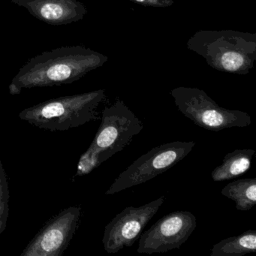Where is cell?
<instances>
[{
    "instance_id": "cell-1",
    "label": "cell",
    "mask_w": 256,
    "mask_h": 256,
    "mask_svg": "<svg viewBox=\"0 0 256 256\" xmlns=\"http://www.w3.org/2000/svg\"><path fill=\"white\" fill-rule=\"evenodd\" d=\"M108 60L106 55L82 46L60 48L30 60L12 83L22 90L70 84L102 66Z\"/></svg>"
},
{
    "instance_id": "cell-2",
    "label": "cell",
    "mask_w": 256,
    "mask_h": 256,
    "mask_svg": "<svg viewBox=\"0 0 256 256\" xmlns=\"http://www.w3.org/2000/svg\"><path fill=\"white\" fill-rule=\"evenodd\" d=\"M214 70L244 76L256 60V34L235 30H199L186 43Z\"/></svg>"
},
{
    "instance_id": "cell-3",
    "label": "cell",
    "mask_w": 256,
    "mask_h": 256,
    "mask_svg": "<svg viewBox=\"0 0 256 256\" xmlns=\"http://www.w3.org/2000/svg\"><path fill=\"white\" fill-rule=\"evenodd\" d=\"M143 128V122L122 100H118L112 106L104 108L101 125L90 146L80 156L74 178L91 173L125 149Z\"/></svg>"
},
{
    "instance_id": "cell-4",
    "label": "cell",
    "mask_w": 256,
    "mask_h": 256,
    "mask_svg": "<svg viewBox=\"0 0 256 256\" xmlns=\"http://www.w3.org/2000/svg\"><path fill=\"white\" fill-rule=\"evenodd\" d=\"M104 98V90L52 98L22 110L19 118L42 130L66 131L98 120Z\"/></svg>"
},
{
    "instance_id": "cell-5",
    "label": "cell",
    "mask_w": 256,
    "mask_h": 256,
    "mask_svg": "<svg viewBox=\"0 0 256 256\" xmlns=\"http://www.w3.org/2000/svg\"><path fill=\"white\" fill-rule=\"evenodd\" d=\"M178 110L194 124L210 131L248 126L251 118L246 112L228 110L216 104L198 88L180 86L170 91Z\"/></svg>"
},
{
    "instance_id": "cell-6",
    "label": "cell",
    "mask_w": 256,
    "mask_h": 256,
    "mask_svg": "<svg viewBox=\"0 0 256 256\" xmlns=\"http://www.w3.org/2000/svg\"><path fill=\"white\" fill-rule=\"evenodd\" d=\"M194 145V142H174L152 148L122 172L106 192V194H114L144 184L164 173L184 160Z\"/></svg>"
},
{
    "instance_id": "cell-7",
    "label": "cell",
    "mask_w": 256,
    "mask_h": 256,
    "mask_svg": "<svg viewBox=\"0 0 256 256\" xmlns=\"http://www.w3.org/2000/svg\"><path fill=\"white\" fill-rule=\"evenodd\" d=\"M196 226V216L188 211L167 214L140 236L137 252L151 254L179 248L191 236Z\"/></svg>"
},
{
    "instance_id": "cell-8",
    "label": "cell",
    "mask_w": 256,
    "mask_h": 256,
    "mask_svg": "<svg viewBox=\"0 0 256 256\" xmlns=\"http://www.w3.org/2000/svg\"><path fill=\"white\" fill-rule=\"evenodd\" d=\"M164 200L162 196L139 208L128 206L118 214L104 229L102 242L106 252L116 253L124 247L132 246Z\"/></svg>"
},
{
    "instance_id": "cell-9",
    "label": "cell",
    "mask_w": 256,
    "mask_h": 256,
    "mask_svg": "<svg viewBox=\"0 0 256 256\" xmlns=\"http://www.w3.org/2000/svg\"><path fill=\"white\" fill-rule=\"evenodd\" d=\"M82 208H66L50 218L34 236L20 256H61L76 234Z\"/></svg>"
},
{
    "instance_id": "cell-10",
    "label": "cell",
    "mask_w": 256,
    "mask_h": 256,
    "mask_svg": "<svg viewBox=\"0 0 256 256\" xmlns=\"http://www.w3.org/2000/svg\"><path fill=\"white\" fill-rule=\"evenodd\" d=\"M26 8L36 18L48 24L59 26L83 20L86 6L78 0H12Z\"/></svg>"
},
{
    "instance_id": "cell-11",
    "label": "cell",
    "mask_w": 256,
    "mask_h": 256,
    "mask_svg": "<svg viewBox=\"0 0 256 256\" xmlns=\"http://www.w3.org/2000/svg\"><path fill=\"white\" fill-rule=\"evenodd\" d=\"M256 154L252 149L235 150L224 156L222 163L211 174L215 182L228 180L245 174L251 168L252 160Z\"/></svg>"
},
{
    "instance_id": "cell-12",
    "label": "cell",
    "mask_w": 256,
    "mask_h": 256,
    "mask_svg": "<svg viewBox=\"0 0 256 256\" xmlns=\"http://www.w3.org/2000/svg\"><path fill=\"white\" fill-rule=\"evenodd\" d=\"M256 252V230H248L215 244L211 250L210 256H242Z\"/></svg>"
},
{
    "instance_id": "cell-13",
    "label": "cell",
    "mask_w": 256,
    "mask_h": 256,
    "mask_svg": "<svg viewBox=\"0 0 256 256\" xmlns=\"http://www.w3.org/2000/svg\"><path fill=\"white\" fill-rule=\"evenodd\" d=\"M221 193L236 203L238 210H250L256 204V179L246 178L234 181L226 185Z\"/></svg>"
},
{
    "instance_id": "cell-14",
    "label": "cell",
    "mask_w": 256,
    "mask_h": 256,
    "mask_svg": "<svg viewBox=\"0 0 256 256\" xmlns=\"http://www.w3.org/2000/svg\"><path fill=\"white\" fill-rule=\"evenodd\" d=\"M10 190L8 176L0 156V238L5 232L10 214Z\"/></svg>"
},
{
    "instance_id": "cell-15",
    "label": "cell",
    "mask_w": 256,
    "mask_h": 256,
    "mask_svg": "<svg viewBox=\"0 0 256 256\" xmlns=\"http://www.w3.org/2000/svg\"><path fill=\"white\" fill-rule=\"evenodd\" d=\"M134 4H140L146 7L156 8H167L174 5V0H128Z\"/></svg>"
},
{
    "instance_id": "cell-16",
    "label": "cell",
    "mask_w": 256,
    "mask_h": 256,
    "mask_svg": "<svg viewBox=\"0 0 256 256\" xmlns=\"http://www.w3.org/2000/svg\"><path fill=\"white\" fill-rule=\"evenodd\" d=\"M8 89H10V92L11 95H19V94L22 92V90L18 88L17 86L12 83L10 84V86H8Z\"/></svg>"
}]
</instances>
